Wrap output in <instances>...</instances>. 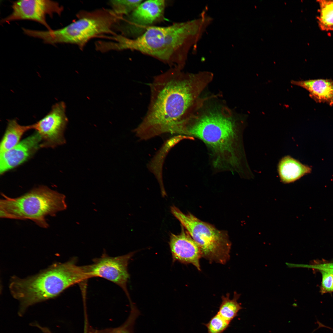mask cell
Returning <instances> with one entry per match:
<instances>
[{
	"label": "cell",
	"mask_w": 333,
	"mask_h": 333,
	"mask_svg": "<svg viewBox=\"0 0 333 333\" xmlns=\"http://www.w3.org/2000/svg\"><path fill=\"white\" fill-rule=\"evenodd\" d=\"M65 110L64 102L57 103L45 117L32 124L33 129L40 137V148H54L65 143L64 133L68 122Z\"/></svg>",
	"instance_id": "10"
},
{
	"label": "cell",
	"mask_w": 333,
	"mask_h": 333,
	"mask_svg": "<svg viewBox=\"0 0 333 333\" xmlns=\"http://www.w3.org/2000/svg\"><path fill=\"white\" fill-rule=\"evenodd\" d=\"M316 323H317V324H318V325H319V327H318V328L317 329H315V330H314L313 331V332L314 331H315L316 330H317V329H318V328H320V327H326V328H328V329H331V330H333V329H332L331 328V327H328V326H325V325H324V324H323L322 323H321L320 322L318 321H317Z\"/></svg>",
	"instance_id": "26"
},
{
	"label": "cell",
	"mask_w": 333,
	"mask_h": 333,
	"mask_svg": "<svg viewBox=\"0 0 333 333\" xmlns=\"http://www.w3.org/2000/svg\"><path fill=\"white\" fill-rule=\"evenodd\" d=\"M123 18L112 9L84 12L79 14L77 20L63 28L44 31L30 30L28 34L42 39L46 43L73 44L81 49L91 39L97 35H114L113 28Z\"/></svg>",
	"instance_id": "5"
},
{
	"label": "cell",
	"mask_w": 333,
	"mask_h": 333,
	"mask_svg": "<svg viewBox=\"0 0 333 333\" xmlns=\"http://www.w3.org/2000/svg\"><path fill=\"white\" fill-rule=\"evenodd\" d=\"M2 195L0 218L29 220L44 228L49 226L46 219L47 216H54L67 208L65 196L45 186L35 188L14 198L3 194Z\"/></svg>",
	"instance_id": "6"
},
{
	"label": "cell",
	"mask_w": 333,
	"mask_h": 333,
	"mask_svg": "<svg viewBox=\"0 0 333 333\" xmlns=\"http://www.w3.org/2000/svg\"><path fill=\"white\" fill-rule=\"evenodd\" d=\"M230 323L217 313L204 325L207 328L208 333H223L229 327Z\"/></svg>",
	"instance_id": "22"
},
{
	"label": "cell",
	"mask_w": 333,
	"mask_h": 333,
	"mask_svg": "<svg viewBox=\"0 0 333 333\" xmlns=\"http://www.w3.org/2000/svg\"><path fill=\"white\" fill-rule=\"evenodd\" d=\"M240 294L234 292L232 299L230 298V294L221 297L222 302L217 313L226 320L230 322L237 316L239 311L242 308L241 304L237 302Z\"/></svg>",
	"instance_id": "18"
},
{
	"label": "cell",
	"mask_w": 333,
	"mask_h": 333,
	"mask_svg": "<svg viewBox=\"0 0 333 333\" xmlns=\"http://www.w3.org/2000/svg\"><path fill=\"white\" fill-rule=\"evenodd\" d=\"M193 139L192 137L181 135L171 138L163 144L148 164L149 169L158 180L163 195L166 194L162 179V166L165 157L172 148L179 142L185 139Z\"/></svg>",
	"instance_id": "16"
},
{
	"label": "cell",
	"mask_w": 333,
	"mask_h": 333,
	"mask_svg": "<svg viewBox=\"0 0 333 333\" xmlns=\"http://www.w3.org/2000/svg\"><path fill=\"white\" fill-rule=\"evenodd\" d=\"M83 266L76 259L54 264L34 276L24 279L13 278L9 288L12 296L20 302L18 314H23L29 306L56 297L69 287L88 279Z\"/></svg>",
	"instance_id": "4"
},
{
	"label": "cell",
	"mask_w": 333,
	"mask_h": 333,
	"mask_svg": "<svg viewBox=\"0 0 333 333\" xmlns=\"http://www.w3.org/2000/svg\"><path fill=\"white\" fill-rule=\"evenodd\" d=\"M183 134L195 137L210 150L214 168L243 175L245 155L241 136L235 121L218 112H210L184 124Z\"/></svg>",
	"instance_id": "3"
},
{
	"label": "cell",
	"mask_w": 333,
	"mask_h": 333,
	"mask_svg": "<svg viewBox=\"0 0 333 333\" xmlns=\"http://www.w3.org/2000/svg\"><path fill=\"white\" fill-rule=\"evenodd\" d=\"M292 84L307 90L310 97L316 102L333 105V80L319 79L302 80H292Z\"/></svg>",
	"instance_id": "14"
},
{
	"label": "cell",
	"mask_w": 333,
	"mask_h": 333,
	"mask_svg": "<svg viewBox=\"0 0 333 333\" xmlns=\"http://www.w3.org/2000/svg\"><path fill=\"white\" fill-rule=\"evenodd\" d=\"M166 2L163 0L142 2L129 14L124 16L117 28L123 36L135 38L149 27L162 20Z\"/></svg>",
	"instance_id": "8"
},
{
	"label": "cell",
	"mask_w": 333,
	"mask_h": 333,
	"mask_svg": "<svg viewBox=\"0 0 333 333\" xmlns=\"http://www.w3.org/2000/svg\"><path fill=\"white\" fill-rule=\"evenodd\" d=\"M169 245L173 262L191 264L201 271L199 261L202 255L200 249L182 226L179 234H171Z\"/></svg>",
	"instance_id": "12"
},
{
	"label": "cell",
	"mask_w": 333,
	"mask_h": 333,
	"mask_svg": "<svg viewBox=\"0 0 333 333\" xmlns=\"http://www.w3.org/2000/svg\"><path fill=\"white\" fill-rule=\"evenodd\" d=\"M134 252L117 257H110L103 254L94 259L91 264L84 266L89 278L101 277L110 281L120 287L129 298L131 300L127 289L129 278L128 267L130 260Z\"/></svg>",
	"instance_id": "9"
},
{
	"label": "cell",
	"mask_w": 333,
	"mask_h": 333,
	"mask_svg": "<svg viewBox=\"0 0 333 333\" xmlns=\"http://www.w3.org/2000/svg\"><path fill=\"white\" fill-rule=\"evenodd\" d=\"M278 171L281 181L284 183H289L310 173L311 169L290 156L287 155L279 161Z\"/></svg>",
	"instance_id": "15"
},
{
	"label": "cell",
	"mask_w": 333,
	"mask_h": 333,
	"mask_svg": "<svg viewBox=\"0 0 333 333\" xmlns=\"http://www.w3.org/2000/svg\"><path fill=\"white\" fill-rule=\"evenodd\" d=\"M301 267L310 268L329 272L333 275V261L315 262L309 265H303Z\"/></svg>",
	"instance_id": "24"
},
{
	"label": "cell",
	"mask_w": 333,
	"mask_h": 333,
	"mask_svg": "<svg viewBox=\"0 0 333 333\" xmlns=\"http://www.w3.org/2000/svg\"><path fill=\"white\" fill-rule=\"evenodd\" d=\"M322 274V280L320 288L322 294L333 292V275L326 271H319Z\"/></svg>",
	"instance_id": "23"
},
{
	"label": "cell",
	"mask_w": 333,
	"mask_h": 333,
	"mask_svg": "<svg viewBox=\"0 0 333 333\" xmlns=\"http://www.w3.org/2000/svg\"><path fill=\"white\" fill-rule=\"evenodd\" d=\"M39 328L43 333H51L50 330L47 327L41 326L39 327ZM87 329V322L86 320H85L84 333H88Z\"/></svg>",
	"instance_id": "25"
},
{
	"label": "cell",
	"mask_w": 333,
	"mask_h": 333,
	"mask_svg": "<svg viewBox=\"0 0 333 333\" xmlns=\"http://www.w3.org/2000/svg\"><path fill=\"white\" fill-rule=\"evenodd\" d=\"M171 68L150 84V98L142 120L134 131L142 140L165 133L177 134L181 124L192 117L199 96L212 79L204 72L185 73Z\"/></svg>",
	"instance_id": "1"
},
{
	"label": "cell",
	"mask_w": 333,
	"mask_h": 333,
	"mask_svg": "<svg viewBox=\"0 0 333 333\" xmlns=\"http://www.w3.org/2000/svg\"><path fill=\"white\" fill-rule=\"evenodd\" d=\"M319 6V15L317 17L318 26L323 31L333 30V0L317 1Z\"/></svg>",
	"instance_id": "19"
},
{
	"label": "cell",
	"mask_w": 333,
	"mask_h": 333,
	"mask_svg": "<svg viewBox=\"0 0 333 333\" xmlns=\"http://www.w3.org/2000/svg\"><path fill=\"white\" fill-rule=\"evenodd\" d=\"M171 210L198 245L202 257L210 263L221 264L229 260L231 243L227 232L217 229L190 213L184 214L174 206L171 207Z\"/></svg>",
	"instance_id": "7"
},
{
	"label": "cell",
	"mask_w": 333,
	"mask_h": 333,
	"mask_svg": "<svg viewBox=\"0 0 333 333\" xmlns=\"http://www.w3.org/2000/svg\"><path fill=\"white\" fill-rule=\"evenodd\" d=\"M31 129H33L32 125H22L19 124L16 119L10 120L1 142L0 153L4 152L16 145L19 142L24 134Z\"/></svg>",
	"instance_id": "17"
},
{
	"label": "cell",
	"mask_w": 333,
	"mask_h": 333,
	"mask_svg": "<svg viewBox=\"0 0 333 333\" xmlns=\"http://www.w3.org/2000/svg\"><path fill=\"white\" fill-rule=\"evenodd\" d=\"M11 13L2 19L1 23H8L17 20H31L43 25L49 30L51 29L46 21V15H48L52 17L54 14L60 15L63 9L57 2L44 0L17 1L13 3Z\"/></svg>",
	"instance_id": "11"
},
{
	"label": "cell",
	"mask_w": 333,
	"mask_h": 333,
	"mask_svg": "<svg viewBox=\"0 0 333 333\" xmlns=\"http://www.w3.org/2000/svg\"><path fill=\"white\" fill-rule=\"evenodd\" d=\"M41 138L37 132L19 142L12 148L0 153V173L13 169L24 162L40 147Z\"/></svg>",
	"instance_id": "13"
},
{
	"label": "cell",
	"mask_w": 333,
	"mask_h": 333,
	"mask_svg": "<svg viewBox=\"0 0 333 333\" xmlns=\"http://www.w3.org/2000/svg\"><path fill=\"white\" fill-rule=\"evenodd\" d=\"M139 312L136 307H131L130 314L125 322L117 327L103 330H92L89 333H133V327L136 319L139 315Z\"/></svg>",
	"instance_id": "20"
},
{
	"label": "cell",
	"mask_w": 333,
	"mask_h": 333,
	"mask_svg": "<svg viewBox=\"0 0 333 333\" xmlns=\"http://www.w3.org/2000/svg\"><path fill=\"white\" fill-rule=\"evenodd\" d=\"M142 2V0H112L109 3L112 10L124 17L131 13Z\"/></svg>",
	"instance_id": "21"
},
{
	"label": "cell",
	"mask_w": 333,
	"mask_h": 333,
	"mask_svg": "<svg viewBox=\"0 0 333 333\" xmlns=\"http://www.w3.org/2000/svg\"><path fill=\"white\" fill-rule=\"evenodd\" d=\"M204 30L199 19L167 26H154L135 38L117 35L112 47L113 50L137 51L167 64L171 68L182 69L189 51Z\"/></svg>",
	"instance_id": "2"
}]
</instances>
